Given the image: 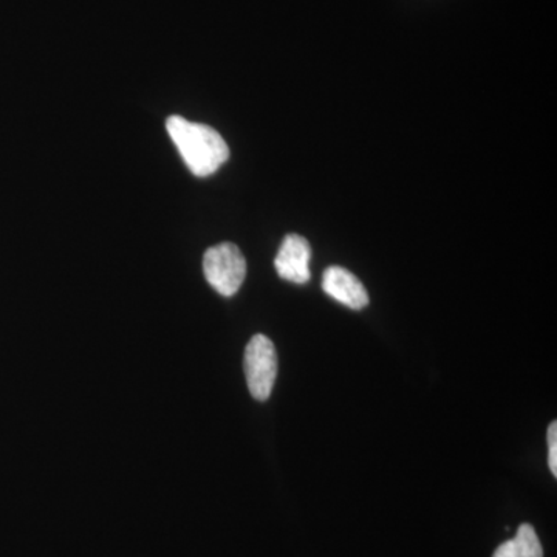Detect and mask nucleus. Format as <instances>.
<instances>
[{
	"label": "nucleus",
	"instance_id": "20e7f679",
	"mask_svg": "<svg viewBox=\"0 0 557 557\" xmlns=\"http://www.w3.org/2000/svg\"><path fill=\"white\" fill-rule=\"evenodd\" d=\"M311 247L309 240L298 234H288L282 242L274 267L278 276L293 284H307L310 281Z\"/></svg>",
	"mask_w": 557,
	"mask_h": 557
},
{
	"label": "nucleus",
	"instance_id": "423d86ee",
	"mask_svg": "<svg viewBox=\"0 0 557 557\" xmlns=\"http://www.w3.org/2000/svg\"><path fill=\"white\" fill-rule=\"evenodd\" d=\"M493 557H544V549L534 527L522 523L515 537L498 545Z\"/></svg>",
	"mask_w": 557,
	"mask_h": 557
},
{
	"label": "nucleus",
	"instance_id": "0eeeda50",
	"mask_svg": "<svg viewBox=\"0 0 557 557\" xmlns=\"http://www.w3.org/2000/svg\"><path fill=\"white\" fill-rule=\"evenodd\" d=\"M548 467L552 474L557 478V423L553 421L548 426Z\"/></svg>",
	"mask_w": 557,
	"mask_h": 557
},
{
	"label": "nucleus",
	"instance_id": "f257e3e1",
	"mask_svg": "<svg viewBox=\"0 0 557 557\" xmlns=\"http://www.w3.org/2000/svg\"><path fill=\"white\" fill-rule=\"evenodd\" d=\"M166 129L186 166L197 177L214 174L230 159L225 139L207 124L190 123L183 116L174 115L168 119Z\"/></svg>",
	"mask_w": 557,
	"mask_h": 557
},
{
	"label": "nucleus",
	"instance_id": "f03ea898",
	"mask_svg": "<svg viewBox=\"0 0 557 557\" xmlns=\"http://www.w3.org/2000/svg\"><path fill=\"white\" fill-rule=\"evenodd\" d=\"M205 277L215 292L222 296L236 295L247 276V260L239 247L230 242L215 245L205 252Z\"/></svg>",
	"mask_w": 557,
	"mask_h": 557
},
{
	"label": "nucleus",
	"instance_id": "39448f33",
	"mask_svg": "<svg viewBox=\"0 0 557 557\" xmlns=\"http://www.w3.org/2000/svg\"><path fill=\"white\" fill-rule=\"evenodd\" d=\"M322 288L330 298L347 306L348 309L361 310L369 306V293L354 273L343 267H330L322 277Z\"/></svg>",
	"mask_w": 557,
	"mask_h": 557
},
{
	"label": "nucleus",
	"instance_id": "7ed1b4c3",
	"mask_svg": "<svg viewBox=\"0 0 557 557\" xmlns=\"http://www.w3.org/2000/svg\"><path fill=\"white\" fill-rule=\"evenodd\" d=\"M245 376L249 394L259 401H267L277 379V354L273 341L265 335H255L245 350Z\"/></svg>",
	"mask_w": 557,
	"mask_h": 557
}]
</instances>
